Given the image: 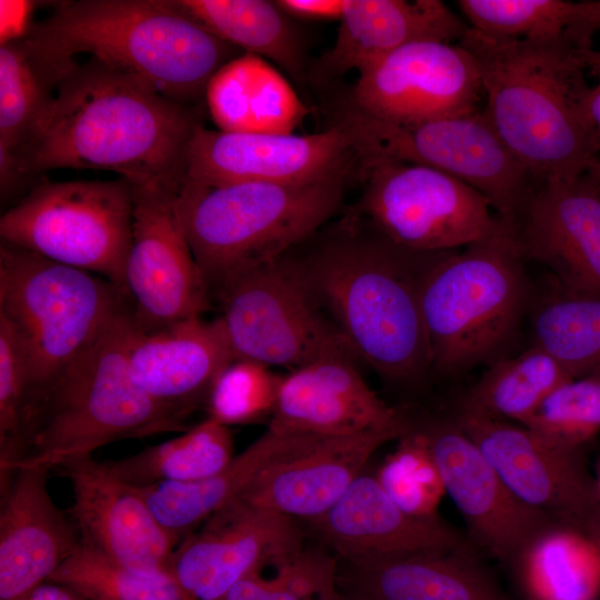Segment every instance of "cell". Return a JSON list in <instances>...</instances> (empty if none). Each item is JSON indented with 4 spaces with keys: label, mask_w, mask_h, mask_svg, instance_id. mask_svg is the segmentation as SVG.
Instances as JSON below:
<instances>
[{
    "label": "cell",
    "mask_w": 600,
    "mask_h": 600,
    "mask_svg": "<svg viewBox=\"0 0 600 600\" xmlns=\"http://www.w3.org/2000/svg\"><path fill=\"white\" fill-rule=\"evenodd\" d=\"M199 106L96 59L64 68L27 142L11 156L24 182L53 169L116 172L132 188L179 191Z\"/></svg>",
    "instance_id": "cell-1"
},
{
    "label": "cell",
    "mask_w": 600,
    "mask_h": 600,
    "mask_svg": "<svg viewBox=\"0 0 600 600\" xmlns=\"http://www.w3.org/2000/svg\"><path fill=\"white\" fill-rule=\"evenodd\" d=\"M351 219L319 238L304 254L291 257L314 300L359 359L387 380L418 383L431 371L421 281L440 252L401 248L371 223V230H361Z\"/></svg>",
    "instance_id": "cell-2"
},
{
    "label": "cell",
    "mask_w": 600,
    "mask_h": 600,
    "mask_svg": "<svg viewBox=\"0 0 600 600\" xmlns=\"http://www.w3.org/2000/svg\"><path fill=\"white\" fill-rule=\"evenodd\" d=\"M480 72L483 112L536 180H569L599 168L589 114L592 50L567 39H508L472 28L457 42Z\"/></svg>",
    "instance_id": "cell-3"
},
{
    "label": "cell",
    "mask_w": 600,
    "mask_h": 600,
    "mask_svg": "<svg viewBox=\"0 0 600 600\" xmlns=\"http://www.w3.org/2000/svg\"><path fill=\"white\" fill-rule=\"evenodd\" d=\"M22 39L54 70L87 54L191 106H199L213 74L243 53L169 0L59 1Z\"/></svg>",
    "instance_id": "cell-4"
},
{
    "label": "cell",
    "mask_w": 600,
    "mask_h": 600,
    "mask_svg": "<svg viewBox=\"0 0 600 600\" xmlns=\"http://www.w3.org/2000/svg\"><path fill=\"white\" fill-rule=\"evenodd\" d=\"M523 260L502 219L463 251L434 258L420 288L431 372L454 376L503 358L529 308Z\"/></svg>",
    "instance_id": "cell-5"
},
{
    "label": "cell",
    "mask_w": 600,
    "mask_h": 600,
    "mask_svg": "<svg viewBox=\"0 0 600 600\" xmlns=\"http://www.w3.org/2000/svg\"><path fill=\"white\" fill-rule=\"evenodd\" d=\"M346 178L220 186L184 180L178 210L210 293L233 272L282 258L312 238L340 207Z\"/></svg>",
    "instance_id": "cell-6"
},
{
    "label": "cell",
    "mask_w": 600,
    "mask_h": 600,
    "mask_svg": "<svg viewBox=\"0 0 600 600\" xmlns=\"http://www.w3.org/2000/svg\"><path fill=\"white\" fill-rule=\"evenodd\" d=\"M133 328L130 308L66 367L46 399L24 458L12 471L23 466L52 469L118 440L186 431L183 419L133 381L127 358Z\"/></svg>",
    "instance_id": "cell-7"
},
{
    "label": "cell",
    "mask_w": 600,
    "mask_h": 600,
    "mask_svg": "<svg viewBox=\"0 0 600 600\" xmlns=\"http://www.w3.org/2000/svg\"><path fill=\"white\" fill-rule=\"evenodd\" d=\"M130 308L127 294L104 278L1 241L0 317L13 328L29 359L34 429L66 367Z\"/></svg>",
    "instance_id": "cell-8"
},
{
    "label": "cell",
    "mask_w": 600,
    "mask_h": 600,
    "mask_svg": "<svg viewBox=\"0 0 600 600\" xmlns=\"http://www.w3.org/2000/svg\"><path fill=\"white\" fill-rule=\"evenodd\" d=\"M132 229L133 191L122 178L39 183L0 218L2 242L97 273L124 293Z\"/></svg>",
    "instance_id": "cell-9"
},
{
    "label": "cell",
    "mask_w": 600,
    "mask_h": 600,
    "mask_svg": "<svg viewBox=\"0 0 600 600\" xmlns=\"http://www.w3.org/2000/svg\"><path fill=\"white\" fill-rule=\"evenodd\" d=\"M334 124L349 133L360 161L394 160L441 170L482 194L507 222L512 221L536 181L483 110L397 124L347 103Z\"/></svg>",
    "instance_id": "cell-10"
},
{
    "label": "cell",
    "mask_w": 600,
    "mask_h": 600,
    "mask_svg": "<svg viewBox=\"0 0 600 600\" xmlns=\"http://www.w3.org/2000/svg\"><path fill=\"white\" fill-rule=\"evenodd\" d=\"M211 297L236 359L290 371L328 358L361 361L314 300L291 253L233 272Z\"/></svg>",
    "instance_id": "cell-11"
},
{
    "label": "cell",
    "mask_w": 600,
    "mask_h": 600,
    "mask_svg": "<svg viewBox=\"0 0 600 600\" xmlns=\"http://www.w3.org/2000/svg\"><path fill=\"white\" fill-rule=\"evenodd\" d=\"M359 163L360 212L401 248L451 251L484 239L500 222L482 194L441 170L394 160Z\"/></svg>",
    "instance_id": "cell-12"
},
{
    "label": "cell",
    "mask_w": 600,
    "mask_h": 600,
    "mask_svg": "<svg viewBox=\"0 0 600 600\" xmlns=\"http://www.w3.org/2000/svg\"><path fill=\"white\" fill-rule=\"evenodd\" d=\"M132 191V242L124 281L136 328L151 332L202 317L212 298L181 222L178 191L159 187Z\"/></svg>",
    "instance_id": "cell-13"
},
{
    "label": "cell",
    "mask_w": 600,
    "mask_h": 600,
    "mask_svg": "<svg viewBox=\"0 0 600 600\" xmlns=\"http://www.w3.org/2000/svg\"><path fill=\"white\" fill-rule=\"evenodd\" d=\"M452 419L522 503L600 541V502L581 450L557 447L512 422L462 411Z\"/></svg>",
    "instance_id": "cell-14"
},
{
    "label": "cell",
    "mask_w": 600,
    "mask_h": 600,
    "mask_svg": "<svg viewBox=\"0 0 600 600\" xmlns=\"http://www.w3.org/2000/svg\"><path fill=\"white\" fill-rule=\"evenodd\" d=\"M480 72L458 43L406 44L358 73L348 104L371 117L412 124L478 110Z\"/></svg>",
    "instance_id": "cell-15"
},
{
    "label": "cell",
    "mask_w": 600,
    "mask_h": 600,
    "mask_svg": "<svg viewBox=\"0 0 600 600\" xmlns=\"http://www.w3.org/2000/svg\"><path fill=\"white\" fill-rule=\"evenodd\" d=\"M357 162L351 137L337 124L304 136L230 132L200 124L189 144L184 180L203 186L310 182L348 176Z\"/></svg>",
    "instance_id": "cell-16"
},
{
    "label": "cell",
    "mask_w": 600,
    "mask_h": 600,
    "mask_svg": "<svg viewBox=\"0 0 600 600\" xmlns=\"http://www.w3.org/2000/svg\"><path fill=\"white\" fill-rule=\"evenodd\" d=\"M303 546L298 520L236 497L176 546L168 573L194 600H216L239 580Z\"/></svg>",
    "instance_id": "cell-17"
},
{
    "label": "cell",
    "mask_w": 600,
    "mask_h": 600,
    "mask_svg": "<svg viewBox=\"0 0 600 600\" xmlns=\"http://www.w3.org/2000/svg\"><path fill=\"white\" fill-rule=\"evenodd\" d=\"M509 223L524 260L547 267L568 291L600 296L599 168L569 180H536Z\"/></svg>",
    "instance_id": "cell-18"
},
{
    "label": "cell",
    "mask_w": 600,
    "mask_h": 600,
    "mask_svg": "<svg viewBox=\"0 0 600 600\" xmlns=\"http://www.w3.org/2000/svg\"><path fill=\"white\" fill-rule=\"evenodd\" d=\"M412 424L427 441L446 493L467 523L471 543L494 559L512 564L537 533L556 523L522 503L509 490L453 419Z\"/></svg>",
    "instance_id": "cell-19"
},
{
    "label": "cell",
    "mask_w": 600,
    "mask_h": 600,
    "mask_svg": "<svg viewBox=\"0 0 600 600\" xmlns=\"http://www.w3.org/2000/svg\"><path fill=\"white\" fill-rule=\"evenodd\" d=\"M57 468L70 483V513L82 543L140 574L168 573L178 541L156 519L138 487L92 454L69 458Z\"/></svg>",
    "instance_id": "cell-20"
},
{
    "label": "cell",
    "mask_w": 600,
    "mask_h": 600,
    "mask_svg": "<svg viewBox=\"0 0 600 600\" xmlns=\"http://www.w3.org/2000/svg\"><path fill=\"white\" fill-rule=\"evenodd\" d=\"M127 358L137 386L184 421L207 408L217 379L236 359L220 317L184 319L151 332L134 324Z\"/></svg>",
    "instance_id": "cell-21"
},
{
    "label": "cell",
    "mask_w": 600,
    "mask_h": 600,
    "mask_svg": "<svg viewBox=\"0 0 600 600\" xmlns=\"http://www.w3.org/2000/svg\"><path fill=\"white\" fill-rule=\"evenodd\" d=\"M309 524L352 567L472 546L439 517L408 514L387 494L374 473L364 470L328 512Z\"/></svg>",
    "instance_id": "cell-22"
},
{
    "label": "cell",
    "mask_w": 600,
    "mask_h": 600,
    "mask_svg": "<svg viewBox=\"0 0 600 600\" xmlns=\"http://www.w3.org/2000/svg\"><path fill=\"white\" fill-rule=\"evenodd\" d=\"M411 426L321 437L301 453L263 470L238 497L308 523L328 512L362 473L373 452Z\"/></svg>",
    "instance_id": "cell-23"
},
{
    "label": "cell",
    "mask_w": 600,
    "mask_h": 600,
    "mask_svg": "<svg viewBox=\"0 0 600 600\" xmlns=\"http://www.w3.org/2000/svg\"><path fill=\"white\" fill-rule=\"evenodd\" d=\"M50 470L23 466L1 482L0 600L49 581L80 543L74 523L48 491Z\"/></svg>",
    "instance_id": "cell-24"
},
{
    "label": "cell",
    "mask_w": 600,
    "mask_h": 600,
    "mask_svg": "<svg viewBox=\"0 0 600 600\" xmlns=\"http://www.w3.org/2000/svg\"><path fill=\"white\" fill-rule=\"evenodd\" d=\"M409 422L406 412L387 404L367 384L356 363L328 358L281 377L268 427L340 437Z\"/></svg>",
    "instance_id": "cell-25"
},
{
    "label": "cell",
    "mask_w": 600,
    "mask_h": 600,
    "mask_svg": "<svg viewBox=\"0 0 600 600\" xmlns=\"http://www.w3.org/2000/svg\"><path fill=\"white\" fill-rule=\"evenodd\" d=\"M468 29L439 0H344L334 43L319 59L317 72L322 79L360 73L406 44L423 40L457 43Z\"/></svg>",
    "instance_id": "cell-26"
},
{
    "label": "cell",
    "mask_w": 600,
    "mask_h": 600,
    "mask_svg": "<svg viewBox=\"0 0 600 600\" xmlns=\"http://www.w3.org/2000/svg\"><path fill=\"white\" fill-rule=\"evenodd\" d=\"M339 586L361 600H511L472 546L348 566Z\"/></svg>",
    "instance_id": "cell-27"
},
{
    "label": "cell",
    "mask_w": 600,
    "mask_h": 600,
    "mask_svg": "<svg viewBox=\"0 0 600 600\" xmlns=\"http://www.w3.org/2000/svg\"><path fill=\"white\" fill-rule=\"evenodd\" d=\"M319 438L268 427L226 468L208 478L138 488L156 519L179 543L238 497L263 470L301 453Z\"/></svg>",
    "instance_id": "cell-28"
},
{
    "label": "cell",
    "mask_w": 600,
    "mask_h": 600,
    "mask_svg": "<svg viewBox=\"0 0 600 600\" xmlns=\"http://www.w3.org/2000/svg\"><path fill=\"white\" fill-rule=\"evenodd\" d=\"M204 99L217 128L230 132L288 134L309 113L276 68L247 52L213 74Z\"/></svg>",
    "instance_id": "cell-29"
},
{
    "label": "cell",
    "mask_w": 600,
    "mask_h": 600,
    "mask_svg": "<svg viewBox=\"0 0 600 600\" xmlns=\"http://www.w3.org/2000/svg\"><path fill=\"white\" fill-rule=\"evenodd\" d=\"M527 600H597L600 541L574 527L552 523L512 562Z\"/></svg>",
    "instance_id": "cell-30"
},
{
    "label": "cell",
    "mask_w": 600,
    "mask_h": 600,
    "mask_svg": "<svg viewBox=\"0 0 600 600\" xmlns=\"http://www.w3.org/2000/svg\"><path fill=\"white\" fill-rule=\"evenodd\" d=\"M239 50L270 59L296 78L303 76L304 51L298 31L274 1L169 0Z\"/></svg>",
    "instance_id": "cell-31"
},
{
    "label": "cell",
    "mask_w": 600,
    "mask_h": 600,
    "mask_svg": "<svg viewBox=\"0 0 600 600\" xmlns=\"http://www.w3.org/2000/svg\"><path fill=\"white\" fill-rule=\"evenodd\" d=\"M469 27L508 39H567L592 50L600 31V0H459Z\"/></svg>",
    "instance_id": "cell-32"
},
{
    "label": "cell",
    "mask_w": 600,
    "mask_h": 600,
    "mask_svg": "<svg viewBox=\"0 0 600 600\" xmlns=\"http://www.w3.org/2000/svg\"><path fill=\"white\" fill-rule=\"evenodd\" d=\"M571 379L559 362L532 346L490 363L457 411L523 426L554 389Z\"/></svg>",
    "instance_id": "cell-33"
},
{
    "label": "cell",
    "mask_w": 600,
    "mask_h": 600,
    "mask_svg": "<svg viewBox=\"0 0 600 600\" xmlns=\"http://www.w3.org/2000/svg\"><path fill=\"white\" fill-rule=\"evenodd\" d=\"M234 457L229 427L207 417L181 436L106 463L124 482L144 488L208 478Z\"/></svg>",
    "instance_id": "cell-34"
},
{
    "label": "cell",
    "mask_w": 600,
    "mask_h": 600,
    "mask_svg": "<svg viewBox=\"0 0 600 600\" xmlns=\"http://www.w3.org/2000/svg\"><path fill=\"white\" fill-rule=\"evenodd\" d=\"M551 293L531 312L533 346L573 378L600 373V296L566 290L554 281Z\"/></svg>",
    "instance_id": "cell-35"
},
{
    "label": "cell",
    "mask_w": 600,
    "mask_h": 600,
    "mask_svg": "<svg viewBox=\"0 0 600 600\" xmlns=\"http://www.w3.org/2000/svg\"><path fill=\"white\" fill-rule=\"evenodd\" d=\"M58 76L23 39L0 47V152L16 154L48 109Z\"/></svg>",
    "instance_id": "cell-36"
},
{
    "label": "cell",
    "mask_w": 600,
    "mask_h": 600,
    "mask_svg": "<svg viewBox=\"0 0 600 600\" xmlns=\"http://www.w3.org/2000/svg\"><path fill=\"white\" fill-rule=\"evenodd\" d=\"M49 581L88 600H194L169 573L140 574L81 541Z\"/></svg>",
    "instance_id": "cell-37"
},
{
    "label": "cell",
    "mask_w": 600,
    "mask_h": 600,
    "mask_svg": "<svg viewBox=\"0 0 600 600\" xmlns=\"http://www.w3.org/2000/svg\"><path fill=\"white\" fill-rule=\"evenodd\" d=\"M34 400L29 359L10 323L0 317V472L6 480L29 448Z\"/></svg>",
    "instance_id": "cell-38"
},
{
    "label": "cell",
    "mask_w": 600,
    "mask_h": 600,
    "mask_svg": "<svg viewBox=\"0 0 600 600\" xmlns=\"http://www.w3.org/2000/svg\"><path fill=\"white\" fill-rule=\"evenodd\" d=\"M231 586L216 600H334L339 590L337 560L324 550L302 547L273 564Z\"/></svg>",
    "instance_id": "cell-39"
},
{
    "label": "cell",
    "mask_w": 600,
    "mask_h": 600,
    "mask_svg": "<svg viewBox=\"0 0 600 600\" xmlns=\"http://www.w3.org/2000/svg\"><path fill=\"white\" fill-rule=\"evenodd\" d=\"M374 476L387 494L408 514L438 518L444 486L427 441L412 421Z\"/></svg>",
    "instance_id": "cell-40"
},
{
    "label": "cell",
    "mask_w": 600,
    "mask_h": 600,
    "mask_svg": "<svg viewBox=\"0 0 600 600\" xmlns=\"http://www.w3.org/2000/svg\"><path fill=\"white\" fill-rule=\"evenodd\" d=\"M523 426L557 447L581 450L600 431V373L559 386Z\"/></svg>",
    "instance_id": "cell-41"
},
{
    "label": "cell",
    "mask_w": 600,
    "mask_h": 600,
    "mask_svg": "<svg viewBox=\"0 0 600 600\" xmlns=\"http://www.w3.org/2000/svg\"><path fill=\"white\" fill-rule=\"evenodd\" d=\"M281 377L266 364L234 359L213 386L206 408L208 417L230 427L272 416Z\"/></svg>",
    "instance_id": "cell-42"
},
{
    "label": "cell",
    "mask_w": 600,
    "mask_h": 600,
    "mask_svg": "<svg viewBox=\"0 0 600 600\" xmlns=\"http://www.w3.org/2000/svg\"><path fill=\"white\" fill-rule=\"evenodd\" d=\"M276 4L289 17L310 20H340L344 0H277Z\"/></svg>",
    "instance_id": "cell-43"
},
{
    "label": "cell",
    "mask_w": 600,
    "mask_h": 600,
    "mask_svg": "<svg viewBox=\"0 0 600 600\" xmlns=\"http://www.w3.org/2000/svg\"><path fill=\"white\" fill-rule=\"evenodd\" d=\"M1 44L23 38L32 23V3L27 1L1 0Z\"/></svg>",
    "instance_id": "cell-44"
},
{
    "label": "cell",
    "mask_w": 600,
    "mask_h": 600,
    "mask_svg": "<svg viewBox=\"0 0 600 600\" xmlns=\"http://www.w3.org/2000/svg\"><path fill=\"white\" fill-rule=\"evenodd\" d=\"M12 600H88L63 584L43 582Z\"/></svg>",
    "instance_id": "cell-45"
},
{
    "label": "cell",
    "mask_w": 600,
    "mask_h": 600,
    "mask_svg": "<svg viewBox=\"0 0 600 600\" xmlns=\"http://www.w3.org/2000/svg\"><path fill=\"white\" fill-rule=\"evenodd\" d=\"M590 71L600 73V51L592 50L589 59Z\"/></svg>",
    "instance_id": "cell-46"
},
{
    "label": "cell",
    "mask_w": 600,
    "mask_h": 600,
    "mask_svg": "<svg viewBox=\"0 0 600 600\" xmlns=\"http://www.w3.org/2000/svg\"><path fill=\"white\" fill-rule=\"evenodd\" d=\"M594 482H596V489H597V494H598V499H599V502H600V460L597 464V468H596V473H594Z\"/></svg>",
    "instance_id": "cell-47"
},
{
    "label": "cell",
    "mask_w": 600,
    "mask_h": 600,
    "mask_svg": "<svg viewBox=\"0 0 600 600\" xmlns=\"http://www.w3.org/2000/svg\"><path fill=\"white\" fill-rule=\"evenodd\" d=\"M334 600H361V599L341 591V593Z\"/></svg>",
    "instance_id": "cell-48"
},
{
    "label": "cell",
    "mask_w": 600,
    "mask_h": 600,
    "mask_svg": "<svg viewBox=\"0 0 600 600\" xmlns=\"http://www.w3.org/2000/svg\"><path fill=\"white\" fill-rule=\"evenodd\" d=\"M599 173H600V163H599Z\"/></svg>",
    "instance_id": "cell-49"
}]
</instances>
